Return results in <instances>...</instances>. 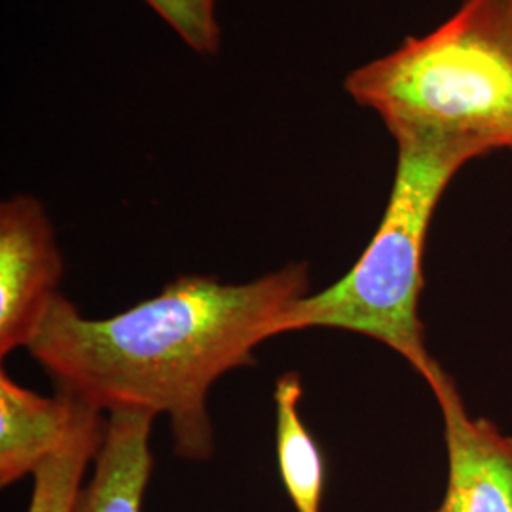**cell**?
Returning <instances> with one entry per match:
<instances>
[{
    "instance_id": "6da1fadb",
    "label": "cell",
    "mask_w": 512,
    "mask_h": 512,
    "mask_svg": "<svg viewBox=\"0 0 512 512\" xmlns=\"http://www.w3.org/2000/svg\"><path fill=\"white\" fill-rule=\"evenodd\" d=\"M306 294V262L241 285L181 275L109 319H88L59 294L29 353L57 389L101 412L167 416L175 454L207 461L215 452L211 387L255 366L256 346L274 338L279 317Z\"/></svg>"
},
{
    "instance_id": "7a4b0ae2",
    "label": "cell",
    "mask_w": 512,
    "mask_h": 512,
    "mask_svg": "<svg viewBox=\"0 0 512 512\" xmlns=\"http://www.w3.org/2000/svg\"><path fill=\"white\" fill-rule=\"evenodd\" d=\"M344 88L393 139L458 143L476 158L512 150V0H461L435 31L355 69Z\"/></svg>"
},
{
    "instance_id": "3957f363",
    "label": "cell",
    "mask_w": 512,
    "mask_h": 512,
    "mask_svg": "<svg viewBox=\"0 0 512 512\" xmlns=\"http://www.w3.org/2000/svg\"><path fill=\"white\" fill-rule=\"evenodd\" d=\"M395 141L391 196L365 253L329 289L294 300L279 317L275 336L306 329L357 332L399 353L431 385L446 372L427 351L420 319L425 241L444 190L476 154L429 137L401 135Z\"/></svg>"
},
{
    "instance_id": "277c9868",
    "label": "cell",
    "mask_w": 512,
    "mask_h": 512,
    "mask_svg": "<svg viewBox=\"0 0 512 512\" xmlns=\"http://www.w3.org/2000/svg\"><path fill=\"white\" fill-rule=\"evenodd\" d=\"M63 277L52 220L33 196L0 205V357L27 348L54 306Z\"/></svg>"
},
{
    "instance_id": "5b68a950",
    "label": "cell",
    "mask_w": 512,
    "mask_h": 512,
    "mask_svg": "<svg viewBox=\"0 0 512 512\" xmlns=\"http://www.w3.org/2000/svg\"><path fill=\"white\" fill-rule=\"evenodd\" d=\"M429 387L448 448V486L435 512H512L511 437L488 420H473L448 374Z\"/></svg>"
},
{
    "instance_id": "8992f818",
    "label": "cell",
    "mask_w": 512,
    "mask_h": 512,
    "mask_svg": "<svg viewBox=\"0 0 512 512\" xmlns=\"http://www.w3.org/2000/svg\"><path fill=\"white\" fill-rule=\"evenodd\" d=\"M78 401L57 389L44 397L0 374V486L6 488L38 467L65 442Z\"/></svg>"
},
{
    "instance_id": "52a82bcc",
    "label": "cell",
    "mask_w": 512,
    "mask_h": 512,
    "mask_svg": "<svg viewBox=\"0 0 512 512\" xmlns=\"http://www.w3.org/2000/svg\"><path fill=\"white\" fill-rule=\"evenodd\" d=\"M154 414L110 412L103 444L93 459L90 482L82 486L74 512H141L154 459L150 433Z\"/></svg>"
},
{
    "instance_id": "ba28073f",
    "label": "cell",
    "mask_w": 512,
    "mask_h": 512,
    "mask_svg": "<svg viewBox=\"0 0 512 512\" xmlns=\"http://www.w3.org/2000/svg\"><path fill=\"white\" fill-rule=\"evenodd\" d=\"M274 401L275 450L285 492L294 512H323L325 463L300 416L302 380L296 370L277 378Z\"/></svg>"
},
{
    "instance_id": "9c48e42d",
    "label": "cell",
    "mask_w": 512,
    "mask_h": 512,
    "mask_svg": "<svg viewBox=\"0 0 512 512\" xmlns=\"http://www.w3.org/2000/svg\"><path fill=\"white\" fill-rule=\"evenodd\" d=\"M105 429L103 412L78 401L67 439L33 473L35 484L27 512H74L84 476L103 444Z\"/></svg>"
},
{
    "instance_id": "30bf717a",
    "label": "cell",
    "mask_w": 512,
    "mask_h": 512,
    "mask_svg": "<svg viewBox=\"0 0 512 512\" xmlns=\"http://www.w3.org/2000/svg\"><path fill=\"white\" fill-rule=\"evenodd\" d=\"M184 44L203 55L219 54L220 25L215 0H145Z\"/></svg>"
}]
</instances>
